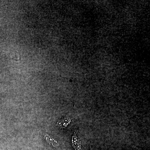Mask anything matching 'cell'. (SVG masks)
I'll return each instance as SVG.
<instances>
[{
	"instance_id": "6da1fadb",
	"label": "cell",
	"mask_w": 150,
	"mask_h": 150,
	"mask_svg": "<svg viewBox=\"0 0 150 150\" xmlns=\"http://www.w3.org/2000/svg\"><path fill=\"white\" fill-rule=\"evenodd\" d=\"M71 120L67 116L60 119L56 123V125L60 128H64L67 127L70 123Z\"/></svg>"
},
{
	"instance_id": "7a4b0ae2",
	"label": "cell",
	"mask_w": 150,
	"mask_h": 150,
	"mask_svg": "<svg viewBox=\"0 0 150 150\" xmlns=\"http://www.w3.org/2000/svg\"><path fill=\"white\" fill-rule=\"evenodd\" d=\"M44 138H45V140H46L47 143L50 146H52L56 148L59 147V143L54 138L49 136V135H48V134H45Z\"/></svg>"
}]
</instances>
